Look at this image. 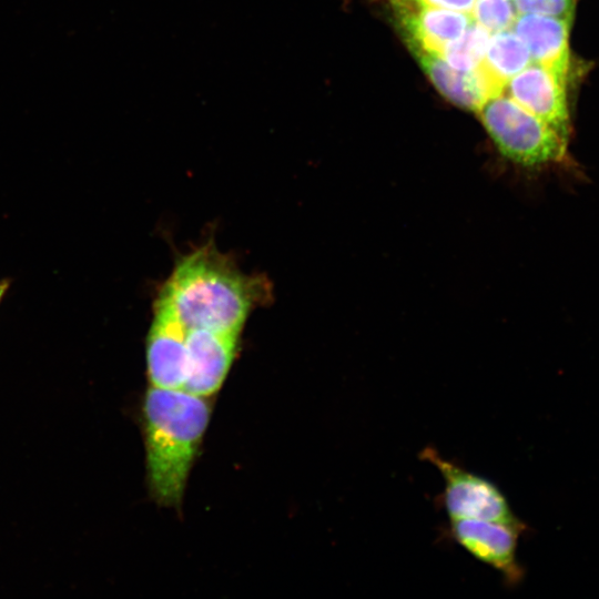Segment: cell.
<instances>
[{
    "mask_svg": "<svg viewBox=\"0 0 599 599\" xmlns=\"http://www.w3.org/2000/svg\"><path fill=\"white\" fill-rule=\"evenodd\" d=\"M264 280L243 274L212 245L179 262L158 301L186 328L240 333L251 308L266 297Z\"/></svg>",
    "mask_w": 599,
    "mask_h": 599,
    "instance_id": "6da1fadb",
    "label": "cell"
},
{
    "mask_svg": "<svg viewBox=\"0 0 599 599\" xmlns=\"http://www.w3.org/2000/svg\"><path fill=\"white\" fill-rule=\"evenodd\" d=\"M146 469L155 499L181 501L186 480L210 420L202 396L152 386L144 398Z\"/></svg>",
    "mask_w": 599,
    "mask_h": 599,
    "instance_id": "7a4b0ae2",
    "label": "cell"
},
{
    "mask_svg": "<svg viewBox=\"0 0 599 599\" xmlns=\"http://www.w3.org/2000/svg\"><path fill=\"white\" fill-rule=\"evenodd\" d=\"M499 152L524 166L558 164L567 160V143L546 122L501 93L477 111Z\"/></svg>",
    "mask_w": 599,
    "mask_h": 599,
    "instance_id": "3957f363",
    "label": "cell"
},
{
    "mask_svg": "<svg viewBox=\"0 0 599 599\" xmlns=\"http://www.w3.org/2000/svg\"><path fill=\"white\" fill-rule=\"evenodd\" d=\"M419 458L434 465L445 481L439 501L449 519H481L527 528L495 483L443 457L430 446L420 451Z\"/></svg>",
    "mask_w": 599,
    "mask_h": 599,
    "instance_id": "277c9868",
    "label": "cell"
},
{
    "mask_svg": "<svg viewBox=\"0 0 599 599\" xmlns=\"http://www.w3.org/2000/svg\"><path fill=\"white\" fill-rule=\"evenodd\" d=\"M527 528L481 519H449L448 537L474 558L497 570L508 587L524 580L525 570L517 559L519 536Z\"/></svg>",
    "mask_w": 599,
    "mask_h": 599,
    "instance_id": "5b68a950",
    "label": "cell"
},
{
    "mask_svg": "<svg viewBox=\"0 0 599 599\" xmlns=\"http://www.w3.org/2000/svg\"><path fill=\"white\" fill-rule=\"evenodd\" d=\"M186 331L171 308L156 301L146 343L148 373L152 386L184 388L187 377Z\"/></svg>",
    "mask_w": 599,
    "mask_h": 599,
    "instance_id": "8992f818",
    "label": "cell"
},
{
    "mask_svg": "<svg viewBox=\"0 0 599 599\" xmlns=\"http://www.w3.org/2000/svg\"><path fill=\"white\" fill-rule=\"evenodd\" d=\"M566 83L551 70L532 62L508 81L504 93L568 140Z\"/></svg>",
    "mask_w": 599,
    "mask_h": 599,
    "instance_id": "52a82bcc",
    "label": "cell"
},
{
    "mask_svg": "<svg viewBox=\"0 0 599 599\" xmlns=\"http://www.w3.org/2000/svg\"><path fill=\"white\" fill-rule=\"evenodd\" d=\"M238 334L187 328V377L184 390L206 397L221 388L234 358Z\"/></svg>",
    "mask_w": 599,
    "mask_h": 599,
    "instance_id": "ba28073f",
    "label": "cell"
},
{
    "mask_svg": "<svg viewBox=\"0 0 599 599\" xmlns=\"http://www.w3.org/2000/svg\"><path fill=\"white\" fill-rule=\"evenodd\" d=\"M395 21L406 43L441 53L474 21L471 14L409 3H392Z\"/></svg>",
    "mask_w": 599,
    "mask_h": 599,
    "instance_id": "9c48e42d",
    "label": "cell"
},
{
    "mask_svg": "<svg viewBox=\"0 0 599 599\" xmlns=\"http://www.w3.org/2000/svg\"><path fill=\"white\" fill-rule=\"evenodd\" d=\"M407 47L437 90L458 106L477 112L488 99L498 95L479 68L460 71L436 52L414 43Z\"/></svg>",
    "mask_w": 599,
    "mask_h": 599,
    "instance_id": "30bf717a",
    "label": "cell"
},
{
    "mask_svg": "<svg viewBox=\"0 0 599 599\" xmlns=\"http://www.w3.org/2000/svg\"><path fill=\"white\" fill-rule=\"evenodd\" d=\"M570 23L562 18L525 13L517 16L511 30L527 47L532 62L567 81Z\"/></svg>",
    "mask_w": 599,
    "mask_h": 599,
    "instance_id": "8fae6325",
    "label": "cell"
},
{
    "mask_svg": "<svg viewBox=\"0 0 599 599\" xmlns=\"http://www.w3.org/2000/svg\"><path fill=\"white\" fill-rule=\"evenodd\" d=\"M527 47L511 30L490 35L485 58L478 67L489 79L498 94L504 93L510 79L531 63Z\"/></svg>",
    "mask_w": 599,
    "mask_h": 599,
    "instance_id": "7c38bea8",
    "label": "cell"
},
{
    "mask_svg": "<svg viewBox=\"0 0 599 599\" xmlns=\"http://www.w3.org/2000/svg\"><path fill=\"white\" fill-rule=\"evenodd\" d=\"M491 33L473 21L455 40L445 45L440 55L460 71H474L483 62Z\"/></svg>",
    "mask_w": 599,
    "mask_h": 599,
    "instance_id": "4fadbf2b",
    "label": "cell"
},
{
    "mask_svg": "<svg viewBox=\"0 0 599 599\" xmlns=\"http://www.w3.org/2000/svg\"><path fill=\"white\" fill-rule=\"evenodd\" d=\"M470 14L493 34L511 29L518 12L512 0H475Z\"/></svg>",
    "mask_w": 599,
    "mask_h": 599,
    "instance_id": "5bb4252c",
    "label": "cell"
},
{
    "mask_svg": "<svg viewBox=\"0 0 599 599\" xmlns=\"http://www.w3.org/2000/svg\"><path fill=\"white\" fill-rule=\"evenodd\" d=\"M578 0H512L518 14L531 13L572 21Z\"/></svg>",
    "mask_w": 599,
    "mask_h": 599,
    "instance_id": "9a60e30c",
    "label": "cell"
},
{
    "mask_svg": "<svg viewBox=\"0 0 599 599\" xmlns=\"http://www.w3.org/2000/svg\"><path fill=\"white\" fill-rule=\"evenodd\" d=\"M392 3H409L471 13L475 0H387Z\"/></svg>",
    "mask_w": 599,
    "mask_h": 599,
    "instance_id": "2e32d148",
    "label": "cell"
},
{
    "mask_svg": "<svg viewBox=\"0 0 599 599\" xmlns=\"http://www.w3.org/2000/svg\"><path fill=\"white\" fill-rule=\"evenodd\" d=\"M12 280L9 277L0 278V304L2 303L4 296L7 295L10 286H11Z\"/></svg>",
    "mask_w": 599,
    "mask_h": 599,
    "instance_id": "e0dca14e",
    "label": "cell"
}]
</instances>
